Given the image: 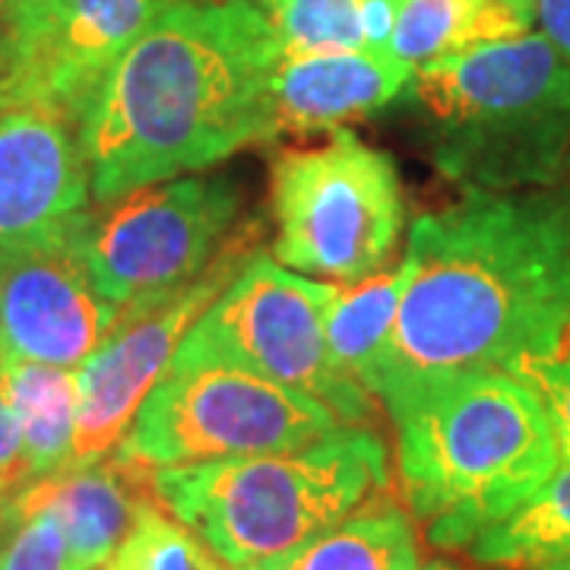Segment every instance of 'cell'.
<instances>
[{"mask_svg": "<svg viewBox=\"0 0 570 570\" xmlns=\"http://www.w3.org/2000/svg\"><path fill=\"white\" fill-rule=\"evenodd\" d=\"M415 273L367 390L390 415L428 390L546 355L570 321V206L466 190L409 232Z\"/></svg>", "mask_w": 570, "mask_h": 570, "instance_id": "1", "label": "cell"}, {"mask_svg": "<svg viewBox=\"0 0 570 570\" xmlns=\"http://www.w3.org/2000/svg\"><path fill=\"white\" fill-rule=\"evenodd\" d=\"M283 45L257 0H175L82 111L92 200L171 181L273 140Z\"/></svg>", "mask_w": 570, "mask_h": 570, "instance_id": "2", "label": "cell"}, {"mask_svg": "<svg viewBox=\"0 0 570 570\" xmlns=\"http://www.w3.org/2000/svg\"><path fill=\"white\" fill-rule=\"evenodd\" d=\"M390 419L406 504L438 549H469L561 463L542 400L504 371L444 381Z\"/></svg>", "mask_w": 570, "mask_h": 570, "instance_id": "3", "label": "cell"}, {"mask_svg": "<svg viewBox=\"0 0 570 570\" xmlns=\"http://www.w3.org/2000/svg\"><path fill=\"white\" fill-rule=\"evenodd\" d=\"M434 168L466 190L554 187L570 153V63L523 32L415 70Z\"/></svg>", "mask_w": 570, "mask_h": 570, "instance_id": "4", "label": "cell"}, {"mask_svg": "<svg viewBox=\"0 0 570 570\" xmlns=\"http://www.w3.org/2000/svg\"><path fill=\"white\" fill-rule=\"evenodd\" d=\"M390 489L371 428L340 425L292 450L153 469V494L232 568L298 549Z\"/></svg>", "mask_w": 570, "mask_h": 570, "instance_id": "5", "label": "cell"}, {"mask_svg": "<svg viewBox=\"0 0 570 570\" xmlns=\"http://www.w3.org/2000/svg\"><path fill=\"white\" fill-rule=\"evenodd\" d=\"M340 285L317 283L254 250L187 330L171 367H235L321 400L343 425L365 428L374 396L333 362L326 311Z\"/></svg>", "mask_w": 570, "mask_h": 570, "instance_id": "6", "label": "cell"}, {"mask_svg": "<svg viewBox=\"0 0 570 570\" xmlns=\"http://www.w3.org/2000/svg\"><path fill=\"white\" fill-rule=\"evenodd\" d=\"M273 257L302 276L355 285L381 273L403 232V187L387 153L348 130L283 149L269 181Z\"/></svg>", "mask_w": 570, "mask_h": 570, "instance_id": "7", "label": "cell"}, {"mask_svg": "<svg viewBox=\"0 0 570 570\" xmlns=\"http://www.w3.org/2000/svg\"><path fill=\"white\" fill-rule=\"evenodd\" d=\"M343 422L298 390L235 367H168L115 450L142 469L292 450Z\"/></svg>", "mask_w": 570, "mask_h": 570, "instance_id": "8", "label": "cell"}, {"mask_svg": "<svg viewBox=\"0 0 570 570\" xmlns=\"http://www.w3.org/2000/svg\"><path fill=\"white\" fill-rule=\"evenodd\" d=\"M99 206L86 216L77 247L102 298L127 307L181 288L223 254L242 190L223 175H187Z\"/></svg>", "mask_w": 570, "mask_h": 570, "instance_id": "9", "label": "cell"}, {"mask_svg": "<svg viewBox=\"0 0 570 570\" xmlns=\"http://www.w3.org/2000/svg\"><path fill=\"white\" fill-rule=\"evenodd\" d=\"M250 242L254 228L235 232L223 254L197 279L121 307L108 336L77 371L80 412L70 466L99 463L121 448L124 434L137 419V409L171 367L187 330L223 295L225 285L242 273L247 257L254 254Z\"/></svg>", "mask_w": 570, "mask_h": 570, "instance_id": "10", "label": "cell"}, {"mask_svg": "<svg viewBox=\"0 0 570 570\" xmlns=\"http://www.w3.org/2000/svg\"><path fill=\"white\" fill-rule=\"evenodd\" d=\"M89 197L77 121L48 105L0 115V257L70 242Z\"/></svg>", "mask_w": 570, "mask_h": 570, "instance_id": "11", "label": "cell"}, {"mask_svg": "<svg viewBox=\"0 0 570 570\" xmlns=\"http://www.w3.org/2000/svg\"><path fill=\"white\" fill-rule=\"evenodd\" d=\"M77 235L0 257V367L10 362L80 367L118 321L121 307L92 285Z\"/></svg>", "mask_w": 570, "mask_h": 570, "instance_id": "12", "label": "cell"}, {"mask_svg": "<svg viewBox=\"0 0 570 570\" xmlns=\"http://www.w3.org/2000/svg\"><path fill=\"white\" fill-rule=\"evenodd\" d=\"M175 0H58L7 17L22 58L20 105H48L80 124L108 70Z\"/></svg>", "mask_w": 570, "mask_h": 570, "instance_id": "13", "label": "cell"}, {"mask_svg": "<svg viewBox=\"0 0 570 570\" xmlns=\"http://www.w3.org/2000/svg\"><path fill=\"white\" fill-rule=\"evenodd\" d=\"M149 494L153 472L111 453L99 463L63 466L61 472L26 482L3 501V508L48 510L61 523L70 568L96 570L121 549Z\"/></svg>", "mask_w": 570, "mask_h": 570, "instance_id": "14", "label": "cell"}, {"mask_svg": "<svg viewBox=\"0 0 570 570\" xmlns=\"http://www.w3.org/2000/svg\"><path fill=\"white\" fill-rule=\"evenodd\" d=\"M415 70L390 51L283 55L273 73V111L279 134L336 130L343 121L393 102Z\"/></svg>", "mask_w": 570, "mask_h": 570, "instance_id": "15", "label": "cell"}, {"mask_svg": "<svg viewBox=\"0 0 570 570\" xmlns=\"http://www.w3.org/2000/svg\"><path fill=\"white\" fill-rule=\"evenodd\" d=\"M242 570H419V532L387 491L298 549Z\"/></svg>", "mask_w": 570, "mask_h": 570, "instance_id": "16", "label": "cell"}, {"mask_svg": "<svg viewBox=\"0 0 570 570\" xmlns=\"http://www.w3.org/2000/svg\"><path fill=\"white\" fill-rule=\"evenodd\" d=\"M532 17L517 0H406L390 39V55L422 70L469 48L530 32Z\"/></svg>", "mask_w": 570, "mask_h": 570, "instance_id": "17", "label": "cell"}, {"mask_svg": "<svg viewBox=\"0 0 570 570\" xmlns=\"http://www.w3.org/2000/svg\"><path fill=\"white\" fill-rule=\"evenodd\" d=\"M0 377L22 431L26 482L70 466L80 412L77 371L39 362H10L0 367Z\"/></svg>", "mask_w": 570, "mask_h": 570, "instance_id": "18", "label": "cell"}, {"mask_svg": "<svg viewBox=\"0 0 570 570\" xmlns=\"http://www.w3.org/2000/svg\"><path fill=\"white\" fill-rule=\"evenodd\" d=\"M466 551L475 564L498 570H530L570 558V460H561L542 489Z\"/></svg>", "mask_w": 570, "mask_h": 570, "instance_id": "19", "label": "cell"}, {"mask_svg": "<svg viewBox=\"0 0 570 570\" xmlns=\"http://www.w3.org/2000/svg\"><path fill=\"white\" fill-rule=\"evenodd\" d=\"M415 273L412 257L387 273H374L362 283L340 285V295L326 311V346L333 362L355 377L367 390L371 367L377 362L381 348L387 343L400 302L406 295V285ZM371 393V390H367Z\"/></svg>", "mask_w": 570, "mask_h": 570, "instance_id": "20", "label": "cell"}, {"mask_svg": "<svg viewBox=\"0 0 570 570\" xmlns=\"http://www.w3.org/2000/svg\"><path fill=\"white\" fill-rule=\"evenodd\" d=\"M283 55L367 51L365 0H257Z\"/></svg>", "mask_w": 570, "mask_h": 570, "instance_id": "21", "label": "cell"}, {"mask_svg": "<svg viewBox=\"0 0 570 570\" xmlns=\"http://www.w3.org/2000/svg\"><path fill=\"white\" fill-rule=\"evenodd\" d=\"M108 570H225V561L149 494Z\"/></svg>", "mask_w": 570, "mask_h": 570, "instance_id": "22", "label": "cell"}, {"mask_svg": "<svg viewBox=\"0 0 570 570\" xmlns=\"http://www.w3.org/2000/svg\"><path fill=\"white\" fill-rule=\"evenodd\" d=\"M0 570H73L61 523L48 510H0Z\"/></svg>", "mask_w": 570, "mask_h": 570, "instance_id": "23", "label": "cell"}, {"mask_svg": "<svg viewBox=\"0 0 570 570\" xmlns=\"http://www.w3.org/2000/svg\"><path fill=\"white\" fill-rule=\"evenodd\" d=\"M513 377L523 381L542 400L554 428L558 453L561 460H570V321L561 330L558 343L546 355H535L513 367Z\"/></svg>", "mask_w": 570, "mask_h": 570, "instance_id": "24", "label": "cell"}, {"mask_svg": "<svg viewBox=\"0 0 570 570\" xmlns=\"http://www.w3.org/2000/svg\"><path fill=\"white\" fill-rule=\"evenodd\" d=\"M0 485L7 498L26 485V456H22V431L13 403L7 396V384L0 377Z\"/></svg>", "mask_w": 570, "mask_h": 570, "instance_id": "25", "label": "cell"}, {"mask_svg": "<svg viewBox=\"0 0 570 570\" xmlns=\"http://www.w3.org/2000/svg\"><path fill=\"white\" fill-rule=\"evenodd\" d=\"M20 39L7 17H0V115L10 108H20Z\"/></svg>", "mask_w": 570, "mask_h": 570, "instance_id": "26", "label": "cell"}, {"mask_svg": "<svg viewBox=\"0 0 570 570\" xmlns=\"http://www.w3.org/2000/svg\"><path fill=\"white\" fill-rule=\"evenodd\" d=\"M535 22L539 32L564 55V61L570 63V0H535Z\"/></svg>", "mask_w": 570, "mask_h": 570, "instance_id": "27", "label": "cell"}, {"mask_svg": "<svg viewBox=\"0 0 570 570\" xmlns=\"http://www.w3.org/2000/svg\"><path fill=\"white\" fill-rule=\"evenodd\" d=\"M51 3H58V0H17V3H13V10H10L7 17H29V13L48 10Z\"/></svg>", "mask_w": 570, "mask_h": 570, "instance_id": "28", "label": "cell"}, {"mask_svg": "<svg viewBox=\"0 0 570 570\" xmlns=\"http://www.w3.org/2000/svg\"><path fill=\"white\" fill-rule=\"evenodd\" d=\"M419 570H463L460 564H453L448 558H431L428 564H419Z\"/></svg>", "mask_w": 570, "mask_h": 570, "instance_id": "29", "label": "cell"}, {"mask_svg": "<svg viewBox=\"0 0 570 570\" xmlns=\"http://www.w3.org/2000/svg\"><path fill=\"white\" fill-rule=\"evenodd\" d=\"M561 197H564V204L570 206V153H568V163H564V171H561Z\"/></svg>", "mask_w": 570, "mask_h": 570, "instance_id": "30", "label": "cell"}, {"mask_svg": "<svg viewBox=\"0 0 570 570\" xmlns=\"http://www.w3.org/2000/svg\"><path fill=\"white\" fill-rule=\"evenodd\" d=\"M530 570H570V558H564V561H554V564H542V568H530Z\"/></svg>", "mask_w": 570, "mask_h": 570, "instance_id": "31", "label": "cell"}, {"mask_svg": "<svg viewBox=\"0 0 570 570\" xmlns=\"http://www.w3.org/2000/svg\"><path fill=\"white\" fill-rule=\"evenodd\" d=\"M13 3H17V0H0V17H7V13L13 10Z\"/></svg>", "mask_w": 570, "mask_h": 570, "instance_id": "32", "label": "cell"}, {"mask_svg": "<svg viewBox=\"0 0 570 570\" xmlns=\"http://www.w3.org/2000/svg\"><path fill=\"white\" fill-rule=\"evenodd\" d=\"M517 3H520V7H527L532 17H535V10H532V3H535V0H517Z\"/></svg>", "mask_w": 570, "mask_h": 570, "instance_id": "33", "label": "cell"}, {"mask_svg": "<svg viewBox=\"0 0 570 570\" xmlns=\"http://www.w3.org/2000/svg\"><path fill=\"white\" fill-rule=\"evenodd\" d=\"M3 501H7V491H3V485H0V510H3Z\"/></svg>", "mask_w": 570, "mask_h": 570, "instance_id": "34", "label": "cell"}, {"mask_svg": "<svg viewBox=\"0 0 570 570\" xmlns=\"http://www.w3.org/2000/svg\"><path fill=\"white\" fill-rule=\"evenodd\" d=\"M96 570H102V568H96ZM105 570H108V568H105Z\"/></svg>", "mask_w": 570, "mask_h": 570, "instance_id": "35", "label": "cell"}]
</instances>
